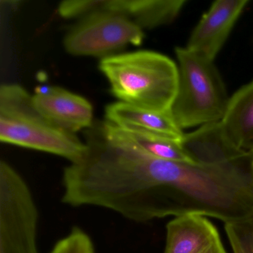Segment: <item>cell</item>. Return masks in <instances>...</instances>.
<instances>
[{"instance_id": "cell-1", "label": "cell", "mask_w": 253, "mask_h": 253, "mask_svg": "<svg viewBox=\"0 0 253 253\" xmlns=\"http://www.w3.org/2000/svg\"><path fill=\"white\" fill-rule=\"evenodd\" d=\"M100 72L120 102L156 112L170 111L178 88V67L164 54L137 51L101 59Z\"/></svg>"}, {"instance_id": "cell-2", "label": "cell", "mask_w": 253, "mask_h": 253, "mask_svg": "<svg viewBox=\"0 0 253 253\" xmlns=\"http://www.w3.org/2000/svg\"><path fill=\"white\" fill-rule=\"evenodd\" d=\"M0 140L58 155L71 164L81 161L86 151L76 134L44 116L34 104L33 96L14 84L0 87Z\"/></svg>"}, {"instance_id": "cell-3", "label": "cell", "mask_w": 253, "mask_h": 253, "mask_svg": "<svg viewBox=\"0 0 253 253\" xmlns=\"http://www.w3.org/2000/svg\"><path fill=\"white\" fill-rule=\"evenodd\" d=\"M179 82L171 112L181 128L220 122L230 97L214 61L185 48H176Z\"/></svg>"}, {"instance_id": "cell-4", "label": "cell", "mask_w": 253, "mask_h": 253, "mask_svg": "<svg viewBox=\"0 0 253 253\" xmlns=\"http://www.w3.org/2000/svg\"><path fill=\"white\" fill-rule=\"evenodd\" d=\"M38 207L24 179L0 162V253H39Z\"/></svg>"}, {"instance_id": "cell-5", "label": "cell", "mask_w": 253, "mask_h": 253, "mask_svg": "<svg viewBox=\"0 0 253 253\" xmlns=\"http://www.w3.org/2000/svg\"><path fill=\"white\" fill-rule=\"evenodd\" d=\"M143 29L126 17L102 12L78 20L65 35V49L72 55L101 57L114 55L126 45H140Z\"/></svg>"}, {"instance_id": "cell-6", "label": "cell", "mask_w": 253, "mask_h": 253, "mask_svg": "<svg viewBox=\"0 0 253 253\" xmlns=\"http://www.w3.org/2000/svg\"><path fill=\"white\" fill-rule=\"evenodd\" d=\"M248 0H217L192 31L186 48L214 61Z\"/></svg>"}, {"instance_id": "cell-7", "label": "cell", "mask_w": 253, "mask_h": 253, "mask_svg": "<svg viewBox=\"0 0 253 253\" xmlns=\"http://www.w3.org/2000/svg\"><path fill=\"white\" fill-rule=\"evenodd\" d=\"M37 109L48 120L76 134L92 126L93 109L84 97L58 86H39L33 94Z\"/></svg>"}, {"instance_id": "cell-8", "label": "cell", "mask_w": 253, "mask_h": 253, "mask_svg": "<svg viewBox=\"0 0 253 253\" xmlns=\"http://www.w3.org/2000/svg\"><path fill=\"white\" fill-rule=\"evenodd\" d=\"M164 253H226L218 231L205 217L186 214L167 225Z\"/></svg>"}, {"instance_id": "cell-9", "label": "cell", "mask_w": 253, "mask_h": 253, "mask_svg": "<svg viewBox=\"0 0 253 253\" xmlns=\"http://www.w3.org/2000/svg\"><path fill=\"white\" fill-rule=\"evenodd\" d=\"M106 121L124 128L141 130L181 141L183 134L171 110L156 112L117 102L106 106Z\"/></svg>"}, {"instance_id": "cell-10", "label": "cell", "mask_w": 253, "mask_h": 253, "mask_svg": "<svg viewBox=\"0 0 253 253\" xmlns=\"http://www.w3.org/2000/svg\"><path fill=\"white\" fill-rule=\"evenodd\" d=\"M220 126L225 138L233 147L253 154V81L230 97Z\"/></svg>"}, {"instance_id": "cell-11", "label": "cell", "mask_w": 253, "mask_h": 253, "mask_svg": "<svg viewBox=\"0 0 253 253\" xmlns=\"http://www.w3.org/2000/svg\"><path fill=\"white\" fill-rule=\"evenodd\" d=\"M186 0H108V12L121 14L143 30L172 23Z\"/></svg>"}, {"instance_id": "cell-12", "label": "cell", "mask_w": 253, "mask_h": 253, "mask_svg": "<svg viewBox=\"0 0 253 253\" xmlns=\"http://www.w3.org/2000/svg\"><path fill=\"white\" fill-rule=\"evenodd\" d=\"M114 126L123 137L158 159L176 162H195L197 161L183 147L182 140L179 141L141 130Z\"/></svg>"}, {"instance_id": "cell-13", "label": "cell", "mask_w": 253, "mask_h": 253, "mask_svg": "<svg viewBox=\"0 0 253 253\" xmlns=\"http://www.w3.org/2000/svg\"><path fill=\"white\" fill-rule=\"evenodd\" d=\"M224 227L233 253H253V216Z\"/></svg>"}, {"instance_id": "cell-14", "label": "cell", "mask_w": 253, "mask_h": 253, "mask_svg": "<svg viewBox=\"0 0 253 253\" xmlns=\"http://www.w3.org/2000/svg\"><path fill=\"white\" fill-rule=\"evenodd\" d=\"M108 0H65L58 6L59 14L65 19L80 20L98 13L107 12Z\"/></svg>"}, {"instance_id": "cell-15", "label": "cell", "mask_w": 253, "mask_h": 253, "mask_svg": "<svg viewBox=\"0 0 253 253\" xmlns=\"http://www.w3.org/2000/svg\"><path fill=\"white\" fill-rule=\"evenodd\" d=\"M50 253H95V250L91 238L75 227L55 244Z\"/></svg>"}]
</instances>
